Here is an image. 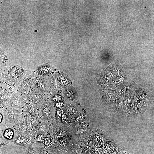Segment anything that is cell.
Instances as JSON below:
<instances>
[{
  "label": "cell",
  "instance_id": "ac0fdd59",
  "mask_svg": "<svg viewBox=\"0 0 154 154\" xmlns=\"http://www.w3.org/2000/svg\"><path fill=\"white\" fill-rule=\"evenodd\" d=\"M54 71L53 67L48 64H45L38 66L36 70L37 74L42 76H47Z\"/></svg>",
  "mask_w": 154,
  "mask_h": 154
},
{
  "label": "cell",
  "instance_id": "277c9868",
  "mask_svg": "<svg viewBox=\"0 0 154 154\" xmlns=\"http://www.w3.org/2000/svg\"><path fill=\"white\" fill-rule=\"evenodd\" d=\"M0 132V147L9 142H14L19 136L13 127H7Z\"/></svg>",
  "mask_w": 154,
  "mask_h": 154
},
{
  "label": "cell",
  "instance_id": "6da1fadb",
  "mask_svg": "<svg viewBox=\"0 0 154 154\" xmlns=\"http://www.w3.org/2000/svg\"><path fill=\"white\" fill-rule=\"evenodd\" d=\"M37 119L43 120L50 125L56 122V108L54 102L50 99L45 100L38 104Z\"/></svg>",
  "mask_w": 154,
  "mask_h": 154
},
{
  "label": "cell",
  "instance_id": "603a6c76",
  "mask_svg": "<svg viewBox=\"0 0 154 154\" xmlns=\"http://www.w3.org/2000/svg\"><path fill=\"white\" fill-rule=\"evenodd\" d=\"M54 142V140L50 136H47L45 137L43 143L45 147L50 148L53 145Z\"/></svg>",
  "mask_w": 154,
  "mask_h": 154
},
{
  "label": "cell",
  "instance_id": "d6986e66",
  "mask_svg": "<svg viewBox=\"0 0 154 154\" xmlns=\"http://www.w3.org/2000/svg\"><path fill=\"white\" fill-rule=\"evenodd\" d=\"M16 132L19 136L22 133L27 131V128L25 119L23 117V119L13 126Z\"/></svg>",
  "mask_w": 154,
  "mask_h": 154
},
{
  "label": "cell",
  "instance_id": "ffe728a7",
  "mask_svg": "<svg viewBox=\"0 0 154 154\" xmlns=\"http://www.w3.org/2000/svg\"><path fill=\"white\" fill-rule=\"evenodd\" d=\"M12 94L0 89V108H4L9 102Z\"/></svg>",
  "mask_w": 154,
  "mask_h": 154
},
{
  "label": "cell",
  "instance_id": "9a60e30c",
  "mask_svg": "<svg viewBox=\"0 0 154 154\" xmlns=\"http://www.w3.org/2000/svg\"><path fill=\"white\" fill-rule=\"evenodd\" d=\"M92 127L71 125V133L73 138L80 137L88 133Z\"/></svg>",
  "mask_w": 154,
  "mask_h": 154
},
{
  "label": "cell",
  "instance_id": "30bf717a",
  "mask_svg": "<svg viewBox=\"0 0 154 154\" xmlns=\"http://www.w3.org/2000/svg\"><path fill=\"white\" fill-rule=\"evenodd\" d=\"M49 94L40 91L34 90L25 95L28 98L38 104L46 100L50 99L52 96Z\"/></svg>",
  "mask_w": 154,
  "mask_h": 154
},
{
  "label": "cell",
  "instance_id": "d4e9b609",
  "mask_svg": "<svg viewBox=\"0 0 154 154\" xmlns=\"http://www.w3.org/2000/svg\"><path fill=\"white\" fill-rule=\"evenodd\" d=\"M45 137L41 134H39L35 138V142L43 143Z\"/></svg>",
  "mask_w": 154,
  "mask_h": 154
},
{
  "label": "cell",
  "instance_id": "7402d4cb",
  "mask_svg": "<svg viewBox=\"0 0 154 154\" xmlns=\"http://www.w3.org/2000/svg\"><path fill=\"white\" fill-rule=\"evenodd\" d=\"M0 130H2L7 127V122L3 111L0 110Z\"/></svg>",
  "mask_w": 154,
  "mask_h": 154
},
{
  "label": "cell",
  "instance_id": "8fae6325",
  "mask_svg": "<svg viewBox=\"0 0 154 154\" xmlns=\"http://www.w3.org/2000/svg\"><path fill=\"white\" fill-rule=\"evenodd\" d=\"M64 99L67 102L70 104L78 105L77 94L75 89L72 87H67L63 90Z\"/></svg>",
  "mask_w": 154,
  "mask_h": 154
},
{
  "label": "cell",
  "instance_id": "52a82bcc",
  "mask_svg": "<svg viewBox=\"0 0 154 154\" xmlns=\"http://www.w3.org/2000/svg\"><path fill=\"white\" fill-rule=\"evenodd\" d=\"M24 95L17 91L14 92L12 94L9 102L5 106L23 109L26 106Z\"/></svg>",
  "mask_w": 154,
  "mask_h": 154
},
{
  "label": "cell",
  "instance_id": "44dd1931",
  "mask_svg": "<svg viewBox=\"0 0 154 154\" xmlns=\"http://www.w3.org/2000/svg\"><path fill=\"white\" fill-rule=\"evenodd\" d=\"M58 82L62 88L70 84V80L68 76L64 73H61L58 74Z\"/></svg>",
  "mask_w": 154,
  "mask_h": 154
},
{
  "label": "cell",
  "instance_id": "2e32d148",
  "mask_svg": "<svg viewBox=\"0 0 154 154\" xmlns=\"http://www.w3.org/2000/svg\"><path fill=\"white\" fill-rule=\"evenodd\" d=\"M72 138V133L54 140L53 145L57 148L61 149L66 148L69 145Z\"/></svg>",
  "mask_w": 154,
  "mask_h": 154
},
{
  "label": "cell",
  "instance_id": "cb8c5ba5",
  "mask_svg": "<svg viewBox=\"0 0 154 154\" xmlns=\"http://www.w3.org/2000/svg\"><path fill=\"white\" fill-rule=\"evenodd\" d=\"M26 154H40L33 147V144L26 148Z\"/></svg>",
  "mask_w": 154,
  "mask_h": 154
},
{
  "label": "cell",
  "instance_id": "5b68a950",
  "mask_svg": "<svg viewBox=\"0 0 154 154\" xmlns=\"http://www.w3.org/2000/svg\"><path fill=\"white\" fill-rule=\"evenodd\" d=\"M46 82L48 92L49 94L58 93L62 89L58 82L56 74H51L46 76Z\"/></svg>",
  "mask_w": 154,
  "mask_h": 154
},
{
  "label": "cell",
  "instance_id": "ba28073f",
  "mask_svg": "<svg viewBox=\"0 0 154 154\" xmlns=\"http://www.w3.org/2000/svg\"><path fill=\"white\" fill-rule=\"evenodd\" d=\"M31 89L33 90H37L48 93L46 76L35 74L32 80Z\"/></svg>",
  "mask_w": 154,
  "mask_h": 154
},
{
  "label": "cell",
  "instance_id": "7c38bea8",
  "mask_svg": "<svg viewBox=\"0 0 154 154\" xmlns=\"http://www.w3.org/2000/svg\"><path fill=\"white\" fill-rule=\"evenodd\" d=\"M71 125L90 127L89 119L83 108L71 121Z\"/></svg>",
  "mask_w": 154,
  "mask_h": 154
},
{
  "label": "cell",
  "instance_id": "8992f818",
  "mask_svg": "<svg viewBox=\"0 0 154 154\" xmlns=\"http://www.w3.org/2000/svg\"><path fill=\"white\" fill-rule=\"evenodd\" d=\"M9 73L7 75V82L10 84L17 82L20 83V81L23 79L24 71L21 67L18 66H15L9 69Z\"/></svg>",
  "mask_w": 154,
  "mask_h": 154
},
{
  "label": "cell",
  "instance_id": "3957f363",
  "mask_svg": "<svg viewBox=\"0 0 154 154\" xmlns=\"http://www.w3.org/2000/svg\"><path fill=\"white\" fill-rule=\"evenodd\" d=\"M70 133H72L71 125L56 122L50 125V136L54 140Z\"/></svg>",
  "mask_w": 154,
  "mask_h": 154
},
{
  "label": "cell",
  "instance_id": "4fadbf2b",
  "mask_svg": "<svg viewBox=\"0 0 154 154\" xmlns=\"http://www.w3.org/2000/svg\"><path fill=\"white\" fill-rule=\"evenodd\" d=\"M82 109L79 105L70 104L65 102L63 107L64 112L70 122Z\"/></svg>",
  "mask_w": 154,
  "mask_h": 154
},
{
  "label": "cell",
  "instance_id": "7a4b0ae2",
  "mask_svg": "<svg viewBox=\"0 0 154 154\" xmlns=\"http://www.w3.org/2000/svg\"><path fill=\"white\" fill-rule=\"evenodd\" d=\"M23 110L7 106L0 108L4 113L7 127H13L23 119Z\"/></svg>",
  "mask_w": 154,
  "mask_h": 154
},
{
  "label": "cell",
  "instance_id": "5bb4252c",
  "mask_svg": "<svg viewBox=\"0 0 154 154\" xmlns=\"http://www.w3.org/2000/svg\"><path fill=\"white\" fill-rule=\"evenodd\" d=\"M4 146L8 154H26V148L14 142H9Z\"/></svg>",
  "mask_w": 154,
  "mask_h": 154
},
{
  "label": "cell",
  "instance_id": "9c48e42d",
  "mask_svg": "<svg viewBox=\"0 0 154 154\" xmlns=\"http://www.w3.org/2000/svg\"><path fill=\"white\" fill-rule=\"evenodd\" d=\"M36 74L30 73L27 74L19 84L17 89V92L25 95L31 89L33 80Z\"/></svg>",
  "mask_w": 154,
  "mask_h": 154
},
{
  "label": "cell",
  "instance_id": "e0dca14e",
  "mask_svg": "<svg viewBox=\"0 0 154 154\" xmlns=\"http://www.w3.org/2000/svg\"><path fill=\"white\" fill-rule=\"evenodd\" d=\"M50 124L44 121L37 119V126L39 133L45 136H50Z\"/></svg>",
  "mask_w": 154,
  "mask_h": 154
}]
</instances>
